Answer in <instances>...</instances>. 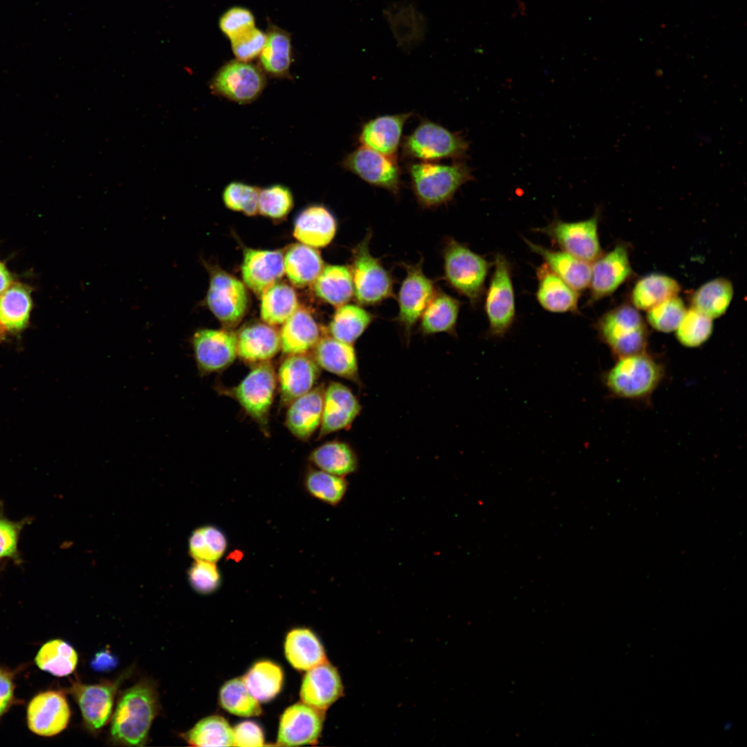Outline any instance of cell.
Returning <instances> with one entry per match:
<instances>
[{
  "mask_svg": "<svg viewBox=\"0 0 747 747\" xmlns=\"http://www.w3.org/2000/svg\"><path fill=\"white\" fill-rule=\"evenodd\" d=\"M318 376L319 369L315 360L305 353L288 355L278 371L282 404L289 405L311 391Z\"/></svg>",
  "mask_w": 747,
  "mask_h": 747,
  "instance_id": "603a6c76",
  "label": "cell"
},
{
  "mask_svg": "<svg viewBox=\"0 0 747 747\" xmlns=\"http://www.w3.org/2000/svg\"><path fill=\"white\" fill-rule=\"evenodd\" d=\"M601 341L618 358L644 352L647 326L634 306L623 304L605 313L596 325Z\"/></svg>",
  "mask_w": 747,
  "mask_h": 747,
  "instance_id": "277c9868",
  "label": "cell"
},
{
  "mask_svg": "<svg viewBox=\"0 0 747 747\" xmlns=\"http://www.w3.org/2000/svg\"><path fill=\"white\" fill-rule=\"evenodd\" d=\"M413 193L424 208L446 204L459 189L474 179L472 169L463 160L450 165L415 162L408 165Z\"/></svg>",
  "mask_w": 747,
  "mask_h": 747,
  "instance_id": "7a4b0ae2",
  "label": "cell"
},
{
  "mask_svg": "<svg viewBox=\"0 0 747 747\" xmlns=\"http://www.w3.org/2000/svg\"><path fill=\"white\" fill-rule=\"evenodd\" d=\"M324 394L323 388L317 387L289 405L286 424L297 438L303 441L308 439L320 425Z\"/></svg>",
  "mask_w": 747,
  "mask_h": 747,
  "instance_id": "f1b7e54d",
  "label": "cell"
},
{
  "mask_svg": "<svg viewBox=\"0 0 747 747\" xmlns=\"http://www.w3.org/2000/svg\"><path fill=\"white\" fill-rule=\"evenodd\" d=\"M183 735L190 746H234L233 729L223 717L218 715L201 719Z\"/></svg>",
  "mask_w": 747,
  "mask_h": 747,
  "instance_id": "bcb514c9",
  "label": "cell"
},
{
  "mask_svg": "<svg viewBox=\"0 0 747 747\" xmlns=\"http://www.w3.org/2000/svg\"><path fill=\"white\" fill-rule=\"evenodd\" d=\"M276 376L269 361L257 363L232 390L244 410L255 421L265 424L273 403Z\"/></svg>",
  "mask_w": 747,
  "mask_h": 747,
  "instance_id": "4fadbf2b",
  "label": "cell"
},
{
  "mask_svg": "<svg viewBox=\"0 0 747 747\" xmlns=\"http://www.w3.org/2000/svg\"><path fill=\"white\" fill-rule=\"evenodd\" d=\"M536 297L541 306L552 313L578 312L579 292L553 272L546 263L537 268Z\"/></svg>",
  "mask_w": 747,
  "mask_h": 747,
  "instance_id": "484cf974",
  "label": "cell"
},
{
  "mask_svg": "<svg viewBox=\"0 0 747 747\" xmlns=\"http://www.w3.org/2000/svg\"><path fill=\"white\" fill-rule=\"evenodd\" d=\"M12 284V277L3 264L0 261V295Z\"/></svg>",
  "mask_w": 747,
  "mask_h": 747,
  "instance_id": "be15d7a7",
  "label": "cell"
},
{
  "mask_svg": "<svg viewBox=\"0 0 747 747\" xmlns=\"http://www.w3.org/2000/svg\"><path fill=\"white\" fill-rule=\"evenodd\" d=\"M511 277V268L508 259L501 254L496 255L495 270L485 302V310L489 322L488 337L503 338L513 324L515 303Z\"/></svg>",
  "mask_w": 747,
  "mask_h": 747,
  "instance_id": "ba28073f",
  "label": "cell"
},
{
  "mask_svg": "<svg viewBox=\"0 0 747 747\" xmlns=\"http://www.w3.org/2000/svg\"><path fill=\"white\" fill-rule=\"evenodd\" d=\"M361 406L347 386L331 382L324 394L320 437L347 428L360 414Z\"/></svg>",
  "mask_w": 747,
  "mask_h": 747,
  "instance_id": "7402d4cb",
  "label": "cell"
},
{
  "mask_svg": "<svg viewBox=\"0 0 747 747\" xmlns=\"http://www.w3.org/2000/svg\"><path fill=\"white\" fill-rule=\"evenodd\" d=\"M291 62L290 35L277 27L270 28L260 53L261 69L273 77H288Z\"/></svg>",
  "mask_w": 747,
  "mask_h": 747,
  "instance_id": "e575fe53",
  "label": "cell"
},
{
  "mask_svg": "<svg viewBox=\"0 0 747 747\" xmlns=\"http://www.w3.org/2000/svg\"><path fill=\"white\" fill-rule=\"evenodd\" d=\"M237 337V355L249 363L268 361L281 349L279 333L268 324H249Z\"/></svg>",
  "mask_w": 747,
  "mask_h": 747,
  "instance_id": "83f0119b",
  "label": "cell"
},
{
  "mask_svg": "<svg viewBox=\"0 0 747 747\" xmlns=\"http://www.w3.org/2000/svg\"><path fill=\"white\" fill-rule=\"evenodd\" d=\"M324 712L304 703H297L286 708L280 718L278 744H315L322 732Z\"/></svg>",
  "mask_w": 747,
  "mask_h": 747,
  "instance_id": "ac0fdd59",
  "label": "cell"
},
{
  "mask_svg": "<svg viewBox=\"0 0 747 747\" xmlns=\"http://www.w3.org/2000/svg\"><path fill=\"white\" fill-rule=\"evenodd\" d=\"M25 523L26 521L13 522L0 517V559H19L18 540Z\"/></svg>",
  "mask_w": 747,
  "mask_h": 747,
  "instance_id": "680465c9",
  "label": "cell"
},
{
  "mask_svg": "<svg viewBox=\"0 0 747 747\" xmlns=\"http://www.w3.org/2000/svg\"><path fill=\"white\" fill-rule=\"evenodd\" d=\"M77 662L75 649L67 642L57 638L44 643L35 657V663L39 670L57 677L73 672Z\"/></svg>",
  "mask_w": 747,
  "mask_h": 747,
  "instance_id": "ab89813d",
  "label": "cell"
},
{
  "mask_svg": "<svg viewBox=\"0 0 747 747\" xmlns=\"http://www.w3.org/2000/svg\"><path fill=\"white\" fill-rule=\"evenodd\" d=\"M632 274L627 248L617 245L591 263L589 302L612 294Z\"/></svg>",
  "mask_w": 747,
  "mask_h": 747,
  "instance_id": "d6986e66",
  "label": "cell"
},
{
  "mask_svg": "<svg viewBox=\"0 0 747 747\" xmlns=\"http://www.w3.org/2000/svg\"><path fill=\"white\" fill-rule=\"evenodd\" d=\"M371 230L358 243L351 252L349 268L353 285V295L360 305L371 306L391 297L393 279L380 260L369 251Z\"/></svg>",
  "mask_w": 747,
  "mask_h": 747,
  "instance_id": "8992f818",
  "label": "cell"
},
{
  "mask_svg": "<svg viewBox=\"0 0 747 747\" xmlns=\"http://www.w3.org/2000/svg\"><path fill=\"white\" fill-rule=\"evenodd\" d=\"M32 302L28 290L10 285L0 295V324L7 331H18L28 324Z\"/></svg>",
  "mask_w": 747,
  "mask_h": 747,
  "instance_id": "7bdbcfd3",
  "label": "cell"
},
{
  "mask_svg": "<svg viewBox=\"0 0 747 747\" xmlns=\"http://www.w3.org/2000/svg\"><path fill=\"white\" fill-rule=\"evenodd\" d=\"M234 746H264V734L261 728L255 722L246 721L237 725L233 729Z\"/></svg>",
  "mask_w": 747,
  "mask_h": 747,
  "instance_id": "91938a15",
  "label": "cell"
},
{
  "mask_svg": "<svg viewBox=\"0 0 747 747\" xmlns=\"http://www.w3.org/2000/svg\"><path fill=\"white\" fill-rule=\"evenodd\" d=\"M227 545L226 537L221 530L213 526H204L192 533L188 551L195 560L216 563L225 553Z\"/></svg>",
  "mask_w": 747,
  "mask_h": 747,
  "instance_id": "7dc6e473",
  "label": "cell"
},
{
  "mask_svg": "<svg viewBox=\"0 0 747 747\" xmlns=\"http://www.w3.org/2000/svg\"><path fill=\"white\" fill-rule=\"evenodd\" d=\"M118 665L117 658L109 651L102 650L94 656L91 661V666L98 672H108L113 670Z\"/></svg>",
  "mask_w": 747,
  "mask_h": 747,
  "instance_id": "6125c7cd",
  "label": "cell"
},
{
  "mask_svg": "<svg viewBox=\"0 0 747 747\" xmlns=\"http://www.w3.org/2000/svg\"><path fill=\"white\" fill-rule=\"evenodd\" d=\"M313 349L317 365L340 377L359 382L357 356L353 344L326 337L320 338Z\"/></svg>",
  "mask_w": 747,
  "mask_h": 747,
  "instance_id": "4dcf8cb0",
  "label": "cell"
},
{
  "mask_svg": "<svg viewBox=\"0 0 747 747\" xmlns=\"http://www.w3.org/2000/svg\"><path fill=\"white\" fill-rule=\"evenodd\" d=\"M221 706L228 712L241 717H255L261 712L259 701L248 690L243 678L226 682L219 693Z\"/></svg>",
  "mask_w": 747,
  "mask_h": 747,
  "instance_id": "c3c4849f",
  "label": "cell"
},
{
  "mask_svg": "<svg viewBox=\"0 0 747 747\" xmlns=\"http://www.w3.org/2000/svg\"><path fill=\"white\" fill-rule=\"evenodd\" d=\"M16 672L0 665V719L16 701L15 676Z\"/></svg>",
  "mask_w": 747,
  "mask_h": 747,
  "instance_id": "94428289",
  "label": "cell"
},
{
  "mask_svg": "<svg viewBox=\"0 0 747 747\" xmlns=\"http://www.w3.org/2000/svg\"><path fill=\"white\" fill-rule=\"evenodd\" d=\"M663 376L662 366L644 352L619 358L603 376V382L614 396L625 399L647 397Z\"/></svg>",
  "mask_w": 747,
  "mask_h": 747,
  "instance_id": "3957f363",
  "label": "cell"
},
{
  "mask_svg": "<svg viewBox=\"0 0 747 747\" xmlns=\"http://www.w3.org/2000/svg\"><path fill=\"white\" fill-rule=\"evenodd\" d=\"M71 710L61 691L48 690L35 694L26 708V721L30 731L44 737L55 736L67 727Z\"/></svg>",
  "mask_w": 747,
  "mask_h": 747,
  "instance_id": "2e32d148",
  "label": "cell"
},
{
  "mask_svg": "<svg viewBox=\"0 0 747 747\" xmlns=\"http://www.w3.org/2000/svg\"><path fill=\"white\" fill-rule=\"evenodd\" d=\"M712 328V319L692 307L676 329V338L685 347H699L709 338Z\"/></svg>",
  "mask_w": 747,
  "mask_h": 747,
  "instance_id": "f907efd6",
  "label": "cell"
},
{
  "mask_svg": "<svg viewBox=\"0 0 747 747\" xmlns=\"http://www.w3.org/2000/svg\"><path fill=\"white\" fill-rule=\"evenodd\" d=\"M192 344L201 374L226 368L237 356V335L225 329H199L192 338Z\"/></svg>",
  "mask_w": 747,
  "mask_h": 747,
  "instance_id": "e0dca14e",
  "label": "cell"
},
{
  "mask_svg": "<svg viewBox=\"0 0 747 747\" xmlns=\"http://www.w3.org/2000/svg\"><path fill=\"white\" fill-rule=\"evenodd\" d=\"M316 295L326 302L339 307L353 296V285L350 269L344 266L324 267L313 282Z\"/></svg>",
  "mask_w": 747,
  "mask_h": 747,
  "instance_id": "d590c367",
  "label": "cell"
},
{
  "mask_svg": "<svg viewBox=\"0 0 747 747\" xmlns=\"http://www.w3.org/2000/svg\"><path fill=\"white\" fill-rule=\"evenodd\" d=\"M680 290V285L673 278L658 273L650 274L637 282L631 292V301L637 309L648 311L678 295Z\"/></svg>",
  "mask_w": 747,
  "mask_h": 747,
  "instance_id": "74e56055",
  "label": "cell"
},
{
  "mask_svg": "<svg viewBox=\"0 0 747 747\" xmlns=\"http://www.w3.org/2000/svg\"><path fill=\"white\" fill-rule=\"evenodd\" d=\"M284 650L290 664L300 671H308L327 661L319 639L304 628L293 629L287 634Z\"/></svg>",
  "mask_w": 747,
  "mask_h": 747,
  "instance_id": "d6a6232c",
  "label": "cell"
},
{
  "mask_svg": "<svg viewBox=\"0 0 747 747\" xmlns=\"http://www.w3.org/2000/svg\"><path fill=\"white\" fill-rule=\"evenodd\" d=\"M374 320V315L356 304H344L335 312L329 326L331 337L353 344Z\"/></svg>",
  "mask_w": 747,
  "mask_h": 747,
  "instance_id": "b9f144b4",
  "label": "cell"
},
{
  "mask_svg": "<svg viewBox=\"0 0 747 747\" xmlns=\"http://www.w3.org/2000/svg\"><path fill=\"white\" fill-rule=\"evenodd\" d=\"M280 347L284 353L304 354L313 349L320 340V330L312 315L297 308L284 323L279 333Z\"/></svg>",
  "mask_w": 747,
  "mask_h": 747,
  "instance_id": "1f68e13d",
  "label": "cell"
},
{
  "mask_svg": "<svg viewBox=\"0 0 747 747\" xmlns=\"http://www.w3.org/2000/svg\"><path fill=\"white\" fill-rule=\"evenodd\" d=\"M5 331V329H3V327H2V326H1V324H0V337L1 336V335L3 334V331Z\"/></svg>",
  "mask_w": 747,
  "mask_h": 747,
  "instance_id": "e7e4bbea",
  "label": "cell"
},
{
  "mask_svg": "<svg viewBox=\"0 0 747 747\" xmlns=\"http://www.w3.org/2000/svg\"><path fill=\"white\" fill-rule=\"evenodd\" d=\"M598 215L578 222L553 221L535 230L546 234L562 250L578 259L593 262L602 255L598 234Z\"/></svg>",
  "mask_w": 747,
  "mask_h": 747,
  "instance_id": "8fae6325",
  "label": "cell"
},
{
  "mask_svg": "<svg viewBox=\"0 0 747 747\" xmlns=\"http://www.w3.org/2000/svg\"><path fill=\"white\" fill-rule=\"evenodd\" d=\"M402 265L407 275L398 293V321L409 336L436 290L434 282L423 271L422 260L416 264Z\"/></svg>",
  "mask_w": 747,
  "mask_h": 747,
  "instance_id": "9a60e30c",
  "label": "cell"
},
{
  "mask_svg": "<svg viewBox=\"0 0 747 747\" xmlns=\"http://www.w3.org/2000/svg\"><path fill=\"white\" fill-rule=\"evenodd\" d=\"M459 309V300L444 292L436 291L421 317L422 333H454Z\"/></svg>",
  "mask_w": 747,
  "mask_h": 747,
  "instance_id": "8d00e7d4",
  "label": "cell"
},
{
  "mask_svg": "<svg viewBox=\"0 0 747 747\" xmlns=\"http://www.w3.org/2000/svg\"><path fill=\"white\" fill-rule=\"evenodd\" d=\"M469 142L458 132H453L434 122L423 120L404 139L405 157L423 162L441 159L461 160L466 156Z\"/></svg>",
  "mask_w": 747,
  "mask_h": 747,
  "instance_id": "5b68a950",
  "label": "cell"
},
{
  "mask_svg": "<svg viewBox=\"0 0 747 747\" xmlns=\"http://www.w3.org/2000/svg\"><path fill=\"white\" fill-rule=\"evenodd\" d=\"M443 260L448 284L472 304H477L484 291L489 262L452 239H448L445 243Z\"/></svg>",
  "mask_w": 747,
  "mask_h": 747,
  "instance_id": "52a82bcc",
  "label": "cell"
},
{
  "mask_svg": "<svg viewBox=\"0 0 747 747\" xmlns=\"http://www.w3.org/2000/svg\"><path fill=\"white\" fill-rule=\"evenodd\" d=\"M732 296V283L723 277L716 278L695 291L692 307L711 319L717 318L725 313Z\"/></svg>",
  "mask_w": 747,
  "mask_h": 747,
  "instance_id": "ee69618b",
  "label": "cell"
},
{
  "mask_svg": "<svg viewBox=\"0 0 747 747\" xmlns=\"http://www.w3.org/2000/svg\"><path fill=\"white\" fill-rule=\"evenodd\" d=\"M241 273L246 285L261 296L284 275L283 254L278 250L246 249Z\"/></svg>",
  "mask_w": 747,
  "mask_h": 747,
  "instance_id": "cb8c5ba5",
  "label": "cell"
},
{
  "mask_svg": "<svg viewBox=\"0 0 747 747\" xmlns=\"http://www.w3.org/2000/svg\"><path fill=\"white\" fill-rule=\"evenodd\" d=\"M261 189L240 181L228 183L223 192V201L230 210L254 216L259 212L258 203Z\"/></svg>",
  "mask_w": 747,
  "mask_h": 747,
  "instance_id": "db71d44e",
  "label": "cell"
},
{
  "mask_svg": "<svg viewBox=\"0 0 747 747\" xmlns=\"http://www.w3.org/2000/svg\"><path fill=\"white\" fill-rule=\"evenodd\" d=\"M266 40V34L254 27L231 41L237 59L250 62L260 55Z\"/></svg>",
  "mask_w": 747,
  "mask_h": 747,
  "instance_id": "9f6ffc18",
  "label": "cell"
},
{
  "mask_svg": "<svg viewBox=\"0 0 747 747\" xmlns=\"http://www.w3.org/2000/svg\"><path fill=\"white\" fill-rule=\"evenodd\" d=\"M219 27L230 39H234L255 27L252 13L242 7H233L220 18Z\"/></svg>",
  "mask_w": 747,
  "mask_h": 747,
  "instance_id": "6f0895ef",
  "label": "cell"
},
{
  "mask_svg": "<svg viewBox=\"0 0 747 747\" xmlns=\"http://www.w3.org/2000/svg\"><path fill=\"white\" fill-rule=\"evenodd\" d=\"M284 273L297 287L313 283L321 273L323 261L319 252L306 244H293L284 256Z\"/></svg>",
  "mask_w": 747,
  "mask_h": 747,
  "instance_id": "836d02e7",
  "label": "cell"
},
{
  "mask_svg": "<svg viewBox=\"0 0 747 747\" xmlns=\"http://www.w3.org/2000/svg\"><path fill=\"white\" fill-rule=\"evenodd\" d=\"M686 311L684 302L676 295L648 310L647 319L656 330L670 333L676 330Z\"/></svg>",
  "mask_w": 747,
  "mask_h": 747,
  "instance_id": "816d5d0a",
  "label": "cell"
},
{
  "mask_svg": "<svg viewBox=\"0 0 747 747\" xmlns=\"http://www.w3.org/2000/svg\"><path fill=\"white\" fill-rule=\"evenodd\" d=\"M294 200L288 187L275 184L261 189L258 210L263 216L279 219L286 216L293 207Z\"/></svg>",
  "mask_w": 747,
  "mask_h": 747,
  "instance_id": "f5cc1de1",
  "label": "cell"
},
{
  "mask_svg": "<svg viewBox=\"0 0 747 747\" xmlns=\"http://www.w3.org/2000/svg\"><path fill=\"white\" fill-rule=\"evenodd\" d=\"M158 711L157 693L149 682L141 681L127 689L111 719V740L122 746H144Z\"/></svg>",
  "mask_w": 747,
  "mask_h": 747,
  "instance_id": "6da1fadb",
  "label": "cell"
},
{
  "mask_svg": "<svg viewBox=\"0 0 747 747\" xmlns=\"http://www.w3.org/2000/svg\"><path fill=\"white\" fill-rule=\"evenodd\" d=\"M243 679L252 695L259 701L266 702L280 691L283 673L275 663L261 661L253 665Z\"/></svg>",
  "mask_w": 747,
  "mask_h": 747,
  "instance_id": "f6af8a7d",
  "label": "cell"
},
{
  "mask_svg": "<svg viewBox=\"0 0 747 747\" xmlns=\"http://www.w3.org/2000/svg\"><path fill=\"white\" fill-rule=\"evenodd\" d=\"M304 485L313 497L331 506H337L343 499L348 488L344 477L323 470H311L306 475Z\"/></svg>",
  "mask_w": 747,
  "mask_h": 747,
  "instance_id": "681fc988",
  "label": "cell"
},
{
  "mask_svg": "<svg viewBox=\"0 0 747 747\" xmlns=\"http://www.w3.org/2000/svg\"><path fill=\"white\" fill-rule=\"evenodd\" d=\"M412 113L378 116L365 122L358 140L362 146L387 156L397 157L403 130Z\"/></svg>",
  "mask_w": 747,
  "mask_h": 747,
  "instance_id": "d4e9b609",
  "label": "cell"
},
{
  "mask_svg": "<svg viewBox=\"0 0 747 747\" xmlns=\"http://www.w3.org/2000/svg\"><path fill=\"white\" fill-rule=\"evenodd\" d=\"M205 303L212 313L227 326L238 324L246 311L248 295L244 285L221 271L211 274Z\"/></svg>",
  "mask_w": 747,
  "mask_h": 747,
  "instance_id": "5bb4252c",
  "label": "cell"
},
{
  "mask_svg": "<svg viewBox=\"0 0 747 747\" xmlns=\"http://www.w3.org/2000/svg\"><path fill=\"white\" fill-rule=\"evenodd\" d=\"M337 228L335 217L322 205H310L295 220L293 235L313 248L324 247L333 240Z\"/></svg>",
  "mask_w": 747,
  "mask_h": 747,
  "instance_id": "4316f807",
  "label": "cell"
},
{
  "mask_svg": "<svg viewBox=\"0 0 747 747\" xmlns=\"http://www.w3.org/2000/svg\"><path fill=\"white\" fill-rule=\"evenodd\" d=\"M187 575L191 587L201 594L214 592L221 583V574L215 562L195 560Z\"/></svg>",
  "mask_w": 747,
  "mask_h": 747,
  "instance_id": "11a10c76",
  "label": "cell"
},
{
  "mask_svg": "<svg viewBox=\"0 0 747 747\" xmlns=\"http://www.w3.org/2000/svg\"><path fill=\"white\" fill-rule=\"evenodd\" d=\"M309 459L321 470L340 477L353 473L358 467L354 451L348 444L340 441L320 445L311 452Z\"/></svg>",
  "mask_w": 747,
  "mask_h": 747,
  "instance_id": "f35d334b",
  "label": "cell"
},
{
  "mask_svg": "<svg viewBox=\"0 0 747 747\" xmlns=\"http://www.w3.org/2000/svg\"><path fill=\"white\" fill-rule=\"evenodd\" d=\"M341 166L366 183L397 194L401 185L402 171L397 157H392L360 146L349 153Z\"/></svg>",
  "mask_w": 747,
  "mask_h": 747,
  "instance_id": "7c38bea8",
  "label": "cell"
},
{
  "mask_svg": "<svg viewBox=\"0 0 747 747\" xmlns=\"http://www.w3.org/2000/svg\"><path fill=\"white\" fill-rule=\"evenodd\" d=\"M382 17L400 50L410 53L426 41L429 21L415 1H389L382 9Z\"/></svg>",
  "mask_w": 747,
  "mask_h": 747,
  "instance_id": "30bf717a",
  "label": "cell"
},
{
  "mask_svg": "<svg viewBox=\"0 0 747 747\" xmlns=\"http://www.w3.org/2000/svg\"><path fill=\"white\" fill-rule=\"evenodd\" d=\"M118 687V681L94 685L73 683L70 692L80 707L88 729L99 730L108 722Z\"/></svg>",
  "mask_w": 747,
  "mask_h": 747,
  "instance_id": "ffe728a7",
  "label": "cell"
},
{
  "mask_svg": "<svg viewBox=\"0 0 747 747\" xmlns=\"http://www.w3.org/2000/svg\"><path fill=\"white\" fill-rule=\"evenodd\" d=\"M525 243L529 248L540 255L544 263L557 276L578 292L589 287L591 277V263L584 261L563 251L547 249L526 239Z\"/></svg>",
  "mask_w": 747,
  "mask_h": 747,
  "instance_id": "f546056e",
  "label": "cell"
},
{
  "mask_svg": "<svg viewBox=\"0 0 747 747\" xmlns=\"http://www.w3.org/2000/svg\"><path fill=\"white\" fill-rule=\"evenodd\" d=\"M342 695L340 674L327 661L307 671L300 689L303 703L325 712Z\"/></svg>",
  "mask_w": 747,
  "mask_h": 747,
  "instance_id": "44dd1931",
  "label": "cell"
},
{
  "mask_svg": "<svg viewBox=\"0 0 747 747\" xmlns=\"http://www.w3.org/2000/svg\"><path fill=\"white\" fill-rule=\"evenodd\" d=\"M261 297V317L270 325L284 324L298 308L295 291L285 283H275Z\"/></svg>",
  "mask_w": 747,
  "mask_h": 747,
  "instance_id": "60d3db41",
  "label": "cell"
},
{
  "mask_svg": "<svg viewBox=\"0 0 747 747\" xmlns=\"http://www.w3.org/2000/svg\"><path fill=\"white\" fill-rule=\"evenodd\" d=\"M209 85L212 93L246 104L261 95L266 78L261 68L249 62L236 59L223 65L212 77Z\"/></svg>",
  "mask_w": 747,
  "mask_h": 747,
  "instance_id": "9c48e42d",
  "label": "cell"
}]
</instances>
